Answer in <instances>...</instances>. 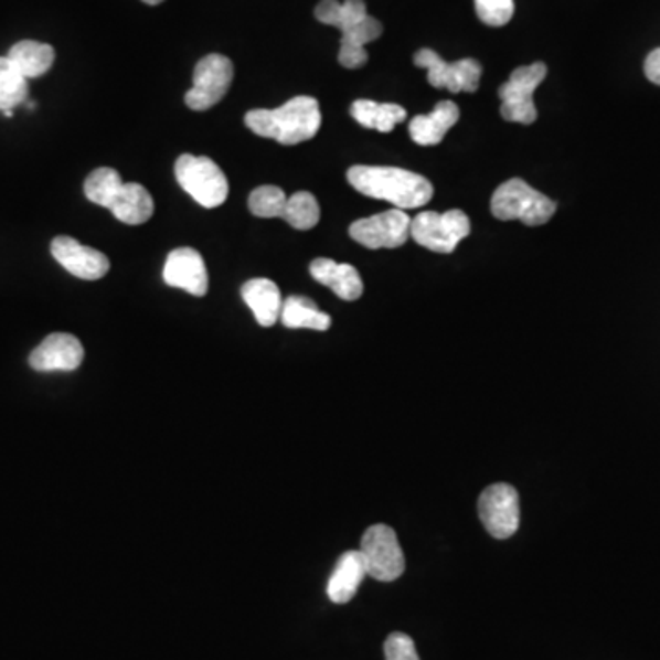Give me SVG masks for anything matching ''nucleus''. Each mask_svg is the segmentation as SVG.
I'll use <instances>...</instances> for the list:
<instances>
[{
	"instance_id": "obj_1",
	"label": "nucleus",
	"mask_w": 660,
	"mask_h": 660,
	"mask_svg": "<svg viewBox=\"0 0 660 660\" xmlns=\"http://www.w3.org/2000/svg\"><path fill=\"white\" fill-rule=\"evenodd\" d=\"M347 180L358 193L395 204L402 212L424 206L434 196L432 182L407 169L354 166L347 171Z\"/></svg>"
},
{
	"instance_id": "obj_2",
	"label": "nucleus",
	"mask_w": 660,
	"mask_h": 660,
	"mask_svg": "<svg viewBox=\"0 0 660 660\" xmlns=\"http://www.w3.org/2000/svg\"><path fill=\"white\" fill-rule=\"evenodd\" d=\"M252 132L272 138L281 146H298L318 135L321 127L320 105L309 96L292 98L279 109H255L244 116Z\"/></svg>"
},
{
	"instance_id": "obj_3",
	"label": "nucleus",
	"mask_w": 660,
	"mask_h": 660,
	"mask_svg": "<svg viewBox=\"0 0 660 660\" xmlns=\"http://www.w3.org/2000/svg\"><path fill=\"white\" fill-rule=\"evenodd\" d=\"M492 215L499 221H521L526 226H542L556 212V202L526 184L512 179L499 185L492 196Z\"/></svg>"
},
{
	"instance_id": "obj_4",
	"label": "nucleus",
	"mask_w": 660,
	"mask_h": 660,
	"mask_svg": "<svg viewBox=\"0 0 660 660\" xmlns=\"http://www.w3.org/2000/svg\"><path fill=\"white\" fill-rule=\"evenodd\" d=\"M180 188L190 193L201 206L219 207L226 202L230 185L226 174L212 158L182 155L174 163Z\"/></svg>"
},
{
	"instance_id": "obj_5",
	"label": "nucleus",
	"mask_w": 660,
	"mask_h": 660,
	"mask_svg": "<svg viewBox=\"0 0 660 660\" xmlns=\"http://www.w3.org/2000/svg\"><path fill=\"white\" fill-rule=\"evenodd\" d=\"M470 219L460 210L424 212L412 219L413 241L437 254L455 252L460 241L470 235Z\"/></svg>"
},
{
	"instance_id": "obj_6",
	"label": "nucleus",
	"mask_w": 660,
	"mask_h": 660,
	"mask_svg": "<svg viewBox=\"0 0 660 660\" xmlns=\"http://www.w3.org/2000/svg\"><path fill=\"white\" fill-rule=\"evenodd\" d=\"M547 77V65L520 66L510 74V79L499 87V98L503 99L501 116L507 121L531 125L536 121L537 109L534 105V91Z\"/></svg>"
},
{
	"instance_id": "obj_7",
	"label": "nucleus",
	"mask_w": 660,
	"mask_h": 660,
	"mask_svg": "<svg viewBox=\"0 0 660 660\" xmlns=\"http://www.w3.org/2000/svg\"><path fill=\"white\" fill-rule=\"evenodd\" d=\"M368 576L379 582H395L406 571V557L396 532L387 525L369 526L360 545Z\"/></svg>"
},
{
	"instance_id": "obj_8",
	"label": "nucleus",
	"mask_w": 660,
	"mask_h": 660,
	"mask_svg": "<svg viewBox=\"0 0 660 660\" xmlns=\"http://www.w3.org/2000/svg\"><path fill=\"white\" fill-rule=\"evenodd\" d=\"M479 518L490 536L509 540L520 529V493L507 482L490 485L479 498Z\"/></svg>"
},
{
	"instance_id": "obj_9",
	"label": "nucleus",
	"mask_w": 660,
	"mask_h": 660,
	"mask_svg": "<svg viewBox=\"0 0 660 660\" xmlns=\"http://www.w3.org/2000/svg\"><path fill=\"white\" fill-rule=\"evenodd\" d=\"M233 74V63L226 55L202 57L193 72V88L185 94V105L191 110L212 109L230 91Z\"/></svg>"
},
{
	"instance_id": "obj_10",
	"label": "nucleus",
	"mask_w": 660,
	"mask_h": 660,
	"mask_svg": "<svg viewBox=\"0 0 660 660\" xmlns=\"http://www.w3.org/2000/svg\"><path fill=\"white\" fill-rule=\"evenodd\" d=\"M415 65L428 71L432 87L446 88L449 93H476L481 79L482 66L476 60H460L446 63L437 52L429 49L418 50Z\"/></svg>"
},
{
	"instance_id": "obj_11",
	"label": "nucleus",
	"mask_w": 660,
	"mask_h": 660,
	"mask_svg": "<svg viewBox=\"0 0 660 660\" xmlns=\"http://www.w3.org/2000/svg\"><path fill=\"white\" fill-rule=\"evenodd\" d=\"M358 244L369 249L401 248L412 237V219L402 210H390L373 217L360 219L349 227Z\"/></svg>"
},
{
	"instance_id": "obj_12",
	"label": "nucleus",
	"mask_w": 660,
	"mask_h": 660,
	"mask_svg": "<svg viewBox=\"0 0 660 660\" xmlns=\"http://www.w3.org/2000/svg\"><path fill=\"white\" fill-rule=\"evenodd\" d=\"M50 249H52L54 259L66 272H71L72 276L85 279V281L102 279L109 272V257L91 246H83L82 243H77L76 238L66 237V235L55 237Z\"/></svg>"
},
{
	"instance_id": "obj_13",
	"label": "nucleus",
	"mask_w": 660,
	"mask_h": 660,
	"mask_svg": "<svg viewBox=\"0 0 660 660\" xmlns=\"http://www.w3.org/2000/svg\"><path fill=\"white\" fill-rule=\"evenodd\" d=\"M163 281L169 287L180 288L196 298L206 296L210 279L204 257L193 248L173 249L163 266Z\"/></svg>"
},
{
	"instance_id": "obj_14",
	"label": "nucleus",
	"mask_w": 660,
	"mask_h": 660,
	"mask_svg": "<svg viewBox=\"0 0 660 660\" xmlns=\"http://www.w3.org/2000/svg\"><path fill=\"white\" fill-rule=\"evenodd\" d=\"M85 358V349L76 336L55 332L30 354V365L39 373L76 371Z\"/></svg>"
},
{
	"instance_id": "obj_15",
	"label": "nucleus",
	"mask_w": 660,
	"mask_h": 660,
	"mask_svg": "<svg viewBox=\"0 0 660 660\" xmlns=\"http://www.w3.org/2000/svg\"><path fill=\"white\" fill-rule=\"evenodd\" d=\"M340 32L341 46L340 54H338L340 65L345 68H360L369 60L365 44L376 41L384 32V28L374 17L368 15L363 17L362 21L349 24Z\"/></svg>"
},
{
	"instance_id": "obj_16",
	"label": "nucleus",
	"mask_w": 660,
	"mask_h": 660,
	"mask_svg": "<svg viewBox=\"0 0 660 660\" xmlns=\"http://www.w3.org/2000/svg\"><path fill=\"white\" fill-rule=\"evenodd\" d=\"M310 274L343 301H356L363 294L362 277L354 266L340 265L332 259H315L310 263Z\"/></svg>"
},
{
	"instance_id": "obj_17",
	"label": "nucleus",
	"mask_w": 660,
	"mask_h": 660,
	"mask_svg": "<svg viewBox=\"0 0 660 660\" xmlns=\"http://www.w3.org/2000/svg\"><path fill=\"white\" fill-rule=\"evenodd\" d=\"M368 576V567L363 560L362 552L349 551L341 554L336 563L334 573L330 576L327 585V595L334 604H347L356 596L358 587L362 585L363 578Z\"/></svg>"
},
{
	"instance_id": "obj_18",
	"label": "nucleus",
	"mask_w": 660,
	"mask_h": 660,
	"mask_svg": "<svg viewBox=\"0 0 660 660\" xmlns=\"http://www.w3.org/2000/svg\"><path fill=\"white\" fill-rule=\"evenodd\" d=\"M244 304L254 312L255 320L260 327L276 326L281 318L283 299L276 283L265 277L249 279L241 288Z\"/></svg>"
},
{
	"instance_id": "obj_19",
	"label": "nucleus",
	"mask_w": 660,
	"mask_h": 660,
	"mask_svg": "<svg viewBox=\"0 0 660 660\" xmlns=\"http://www.w3.org/2000/svg\"><path fill=\"white\" fill-rule=\"evenodd\" d=\"M459 121V107L454 102H439L429 114L415 116L409 124V136L418 146H437Z\"/></svg>"
},
{
	"instance_id": "obj_20",
	"label": "nucleus",
	"mask_w": 660,
	"mask_h": 660,
	"mask_svg": "<svg viewBox=\"0 0 660 660\" xmlns=\"http://www.w3.org/2000/svg\"><path fill=\"white\" fill-rule=\"evenodd\" d=\"M114 217L118 221L130 224V226H138L143 222L149 221L155 212V202L152 196L149 195V191L143 185L125 184L116 191V195L113 196V201L107 206Z\"/></svg>"
},
{
	"instance_id": "obj_21",
	"label": "nucleus",
	"mask_w": 660,
	"mask_h": 660,
	"mask_svg": "<svg viewBox=\"0 0 660 660\" xmlns=\"http://www.w3.org/2000/svg\"><path fill=\"white\" fill-rule=\"evenodd\" d=\"M26 79H35L46 74L55 61V50L50 44L38 41H21L13 44L6 55Z\"/></svg>"
},
{
	"instance_id": "obj_22",
	"label": "nucleus",
	"mask_w": 660,
	"mask_h": 660,
	"mask_svg": "<svg viewBox=\"0 0 660 660\" xmlns=\"http://www.w3.org/2000/svg\"><path fill=\"white\" fill-rule=\"evenodd\" d=\"M352 118L365 129L391 132L407 118L404 107L395 104H376L371 99H358L351 107Z\"/></svg>"
},
{
	"instance_id": "obj_23",
	"label": "nucleus",
	"mask_w": 660,
	"mask_h": 660,
	"mask_svg": "<svg viewBox=\"0 0 660 660\" xmlns=\"http://www.w3.org/2000/svg\"><path fill=\"white\" fill-rule=\"evenodd\" d=\"M283 326L288 329L329 330L330 316L321 312L312 299L290 296L283 301Z\"/></svg>"
},
{
	"instance_id": "obj_24",
	"label": "nucleus",
	"mask_w": 660,
	"mask_h": 660,
	"mask_svg": "<svg viewBox=\"0 0 660 660\" xmlns=\"http://www.w3.org/2000/svg\"><path fill=\"white\" fill-rule=\"evenodd\" d=\"M363 17H368V6L363 0H321L320 4L316 6V19L338 30H343L352 22L362 21Z\"/></svg>"
},
{
	"instance_id": "obj_25",
	"label": "nucleus",
	"mask_w": 660,
	"mask_h": 660,
	"mask_svg": "<svg viewBox=\"0 0 660 660\" xmlns=\"http://www.w3.org/2000/svg\"><path fill=\"white\" fill-rule=\"evenodd\" d=\"M28 98V79L8 57H0V110H13Z\"/></svg>"
},
{
	"instance_id": "obj_26",
	"label": "nucleus",
	"mask_w": 660,
	"mask_h": 660,
	"mask_svg": "<svg viewBox=\"0 0 660 660\" xmlns=\"http://www.w3.org/2000/svg\"><path fill=\"white\" fill-rule=\"evenodd\" d=\"M320 204L309 191H298L287 201L281 219L296 230H312L320 222Z\"/></svg>"
},
{
	"instance_id": "obj_27",
	"label": "nucleus",
	"mask_w": 660,
	"mask_h": 660,
	"mask_svg": "<svg viewBox=\"0 0 660 660\" xmlns=\"http://www.w3.org/2000/svg\"><path fill=\"white\" fill-rule=\"evenodd\" d=\"M121 185H124V180L119 177L118 171L99 168L88 174V179L85 180V195L94 204L107 207Z\"/></svg>"
},
{
	"instance_id": "obj_28",
	"label": "nucleus",
	"mask_w": 660,
	"mask_h": 660,
	"mask_svg": "<svg viewBox=\"0 0 660 660\" xmlns=\"http://www.w3.org/2000/svg\"><path fill=\"white\" fill-rule=\"evenodd\" d=\"M287 195L281 188L277 185H260L252 191L248 199L249 212L254 213L255 217L260 219H277L281 217L287 206Z\"/></svg>"
},
{
	"instance_id": "obj_29",
	"label": "nucleus",
	"mask_w": 660,
	"mask_h": 660,
	"mask_svg": "<svg viewBox=\"0 0 660 660\" xmlns=\"http://www.w3.org/2000/svg\"><path fill=\"white\" fill-rule=\"evenodd\" d=\"M476 11L488 26H504L514 17V0H476Z\"/></svg>"
},
{
	"instance_id": "obj_30",
	"label": "nucleus",
	"mask_w": 660,
	"mask_h": 660,
	"mask_svg": "<svg viewBox=\"0 0 660 660\" xmlns=\"http://www.w3.org/2000/svg\"><path fill=\"white\" fill-rule=\"evenodd\" d=\"M385 660H421L417 653V646L412 637L406 634H391L385 640Z\"/></svg>"
},
{
	"instance_id": "obj_31",
	"label": "nucleus",
	"mask_w": 660,
	"mask_h": 660,
	"mask_svg": "<svg viewBox=\"0 0 660 660\" xmlns=\"http://www.w3.org/2000/svg\"><path fill=\"white\" fill-rule=\"evenodd\" d=\"M646 77L660 87V49L653 50L645 63Z\"/></svg>"
},
{
	"instance_id": "obj_32",
	"label": "nucleus",
	"mask_w": 660,
	"mask_h": 660,
	"mask_svg": "<svg viewBox=\"0 0 660 660\" xmlns=\"http://www.w3.org/2000/svg\"><path fill=\"white\" fill-rule=\"evenodd\" d=\"M141 2H146L149 6H157L162 4L163 0H141Z\"/></svg>"
}]
</instances>
